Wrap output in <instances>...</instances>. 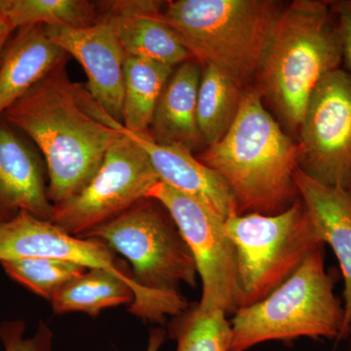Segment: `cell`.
<instances>
[{
	"mask_svg": "<svg viewBox=\"0 0 351 351\" xmlns=\"http://www.w3.org/2000/svg\"><path fill=\"white\" fill-rule=\"evenodd\" d=\"M133 301V288L125 279L108 270L88 269L64 286L50 304L56 314L82 313L96 317L106 309Z\"/></svg>",
	"mask_w": 351,
	"mask_h": 351,
	"instance_id": "d6986e66",
	"label": "cell"
},
{
	"mask_svg": "<svg viewBox=\"0 0 351 351\" xmlns=\"http://www.w3.org/2000/svg\"><path fill=\"white\" fill-rule=\"evenodd\" d=\"M346 339H348V341H350V348H348V351H351V326L350 330H348V338Z\"/></svg>",
	"mask_w": 351,
	"mask_h": 351,
	"instance_id": "f1b7e54d",
	"label": "cell"
},
{
	"mask_svg": "<svg viewBox=\"0 0 351 351\" xmlns=\"http://www.w3.org/2000/svg\"><path fill=\"white\" fill-rule=\"evenodd\" d=\"M168 334L177 343L176 351H230L232 324L223 311L205 313L195 304L175 316Z\"/></svg>",
	"mask_w": 351,
	"mask_h": 351,
	"instance_id": "603a6c76",
	"label": "cell"
},
{
	"mask_svg": "<svg viewBox=\"0 0 351 351\" xmlns=\"http://www.w3.org/2000/svg\"><path fill=\"white\" fill-rule=\"evenodd\" d=\"M25 258H56L88 269L108 270L131 284L134 301L141 295L131 269L107 243L73 237L52 221L22 212L0 223V263Z\"/></svg>",
	"mask_w": 351,
	"mask_h": 351,
	"instance_id": "8fae6325",
	"label": "cell"
},
{
	"mask_svg": "<svg viewBox=\"0 0 351 351\" xmlns=\"http://www.w3.org/2000/svg\"><path fill=\"white\" fill-rule=\"evenodd\" d=\"M225 226L237 250V311L263 301L326 245L301 197L281 213L235 215Z\"/></svg>",
	"mask_w": 351,
	"mask_h": 351,
	"instance_id": "52a82bcc",
	"label": "cell"
},
{
	"mask_svg": "<svg viewBox=\"0 0 351 351\" xmlns=\"http://www.w3.org/2000/svg\"><path fill=\"white\" fill-rule=\"evenodd\" d=\"M173 66L143 58L126 57L122 125L149 134L156 105L173 73Z\"/></svg>",
	"mask_w": 351,
	"mask_h": 351,
	"instance_id": "ffe728a7",
	"label": "cell"
},
{
	"mask_svg": "<svg viewBox=\"0 0 351 351\" xmlns=\"http://www.w3.org/2000/svg\"><path fill=\"white\" fill-rule=\"evenodd\" d=\"M83 239L101 240L130 263L141 292L129 308L134 315L161 323L191 306L179 288L182 284L197 286L195 262L172 217L158 201L145 197Z\"/></svg>",
	"mask_w": 351,
	"mask_h": 351,
	"instance_id": "3957f363",
	"label": "cell"
},
{
	"mask_svg": "<svg viewBox=\"0 0 351 351\" xmlns=\"http://www.w3.org/2000/svg\"><path fill=\"white\" fill-rule=\"evenodd\" d=\"M120 132L121 137L108 149L89 184L54 206L52 223L73 237L83 239L117 219L160 182L147 152Z\"/></svg>",
	"mask_w": 351,
	"mask_h": 351,
	"instance_id": "ba28073f",
	"label": "cell"
},
{
	"mask_svg": "<svg viewBox=\"0 0 351 351\" xmlns=\"http://www.w3.org/2000/svg\"><path fill=\"white\" fill-rule=\"evenodd\" d=\"M243 95L239 83L215 66H204L196 110L203 144L209 147L226 135L237 117Z\"/></svg>",
	"mask_w": 351,
	"mask_h": 351,
	"instance_id": "44dd1931",
	"label": "cell"
},
{
	"mask_svg": "<svg viewBox=\"0 0 351 351\" xmlns=\"http://www.w3.org/2000/svg\"><path fill=\"white\" fill-rule=\"evenodd\" d=\"M46 34L82 64L87 90L110 117L122 124L126 54L107 16L87 27H45Z\"/></svg>",
	"mask_w": 351,
	"mask_h": 351,
	"instance_id": "7c38bea8",
	"label": "cell"
},
{
	"mask_svg": "<svg viewBox=\"0 0 351 351\" xmlns=\"http://www.w3.org/2000/svg\"><path fill=\"white\" fill-rule=\"evenodd\" d=\"M4 24H7V23L5 22V21L2 19L1 16H0V25H4Z\"/></svg>",
	"mask_w": 351,
	"mask_h": 351,
	"instance_id": "f546056e",
	"label": "cell"
},
{
	"mask_svg": "<svg viewBox=\"0 0 351 351\" xmlns=\"http://www.w3.org/2000/svg\"><path fill=\"white\" fill-rule=\"evenodd\" d=\"M101 4V14L112 21L126 57L143 58L173 68L193 58L163 19L164 2L120 0Z\"/></svg>",
	"mask_w": 351,
	"mask_h": 351,
	"instance_id": "9a60e30c",
	"label": "cell"
},
{
	"mask_svg": "<svg viewBox=\"0 0 351 351\" xmlns=\"http://www.w3.org/2000/svg\"><path fill=\"white\" fill-rule=\"evenodd\" d=\"M325 248L257 304L233 314L230 351H247L271 341L338 339L343 307L334 294L337 277L325 269Z\"/></svg>",
	"mask_w": 351,
	"mask_h": 351,
	"instance_id": "8992f818",
	"label": "cell"
},
{
	"mask_svg": "<svg viewBox=\"0 0 351 351\" xmlns=\"http://www.w3.org/2000/svg\"><path fill=\"white\" fill-rule=\"evenodd\" d=\"M0 16L14 32L38 25L87 27L100 21L101 12L85 0H0Z\"/></svg>",
	"mask_w": 351,
	"mask_h": 351,
	"instance_id": "7402d4cb",
	"label": "cell"
},
{
	"mask_svg": "<svg viewBox=\"0 0 351 351\" xmlns=\"http://www.w3.org/2000/svg\"><path fill=\"white\" fill-rule=\"evenodd\" d=\"M12 34L13 29L8 25H0V60H1L3 51L5 49L7 43H8Z\"/></svg>",
	"mask_w": 351,
	"mask_h": 351,
	"instance_id": "83f0119b",
	"label": "cell"
},
{
	"mask_svg": "<svg viewBox=\"0 0 351 351\" xmlns=\"http://www.w3.org/2000/svg\"><path fill=\"white\" fill-rule=\"evenodd\" d=\"M341 36L343 62L351 73V1L331 2Z\"/></svg>",
	"mask_w": 351,
	"mask_h": 351,
	"instance_id": "484cf974",
	"label": "cell"
},
{
	"mask_svg": "<svg viewBox=\"0 0 351 351\" xmlns=\"http://www.w3.org/2000/svg\"><path fill=\"white\" fill-rule=\"evenodd\" d=\"M299 132L300 169L321 184L351 191V73L339 68L321 80Z\"/></svg>",
	"mask_w": 351,
	"mask_h": 351,
	"instance_id": "30bf717a",
	"label": "cell"
},
{
	"mask_svg": "<svg viewBox=\"0 0 351 351\" xmlns=\"http://www.w3.org/2000/svg\"><path fill=\"white\" fill-rule=\"evenodd\" d=\"M300 147L263 108L258 91L244 93L225 136L198 156L232 191L237 214L277 215L298 198Z\"/></svg>",
	"mask_w": 351,
	"mask_h": 351,
	"instance_id": "7a4b0ae2",
	"label": "cell"
},
{
	"mask_svg": "<svg viewBox=\"0 0 351 351\" xmlns=\"http://www.w3.org/2000/svg\"><path fill=\"white\" fill-rule=\"evenodd\" d=\"M202 69L195 62L180 64L164 87L149 135L162 145H181L189 151L203 144L196 119Z\"/></svg>",
	"mask_w": 351,
	"mask_h": 351,
	"instance_id": "ac0fdd59",
	"label": "cell"
},
{
	"mask_svg": "<svg viewBox=\"0 0 351 351\" xmlns=\"http://www.w3.org/2000/svg\"><path fill=\"white\" fill-rule=\"evenodd\" d=\"M66 58L48 38L44 25L17 29L0 60V117L36 83L66 64Z\"/></svg>",
	"mask_w": 351,
	"mask_h": 351,
	"instance_id": "e0dca14e",
	"label": "cell"
},
{
	"mask_svg": "<svg viewBox=\"0 0 351 351\" xmlns=\"http://www.w3.org/2000/svg\"><path fill=\"white\" fill-rule=\"evenodd\" d=\"M163 19L191 57L240 85L262 71L284 9L272 0H177Z\"/></svg>",
	"mask_w": 351,
	"mask_h": 351,
	"instance_id": "277c9868",
	"label": "cell"
},
{
	"mask_svg": "<svg viewBox=\"0 0 351 351\" xmlns=\"http://www.w3.org/2000/svg\"><path fill=\"white\" fill-rule=\"evenodd\" d=\"M31 138L43 154L53 205L78 195L93 179L120 137L113 119L82 84L69 80L64 64L36 83L2 115Z\"/></svg>",
	"mask_w": 351,
	"mask_h": 351,
	"instance_id": "6da1fadb",
	"label": "cell"
},
{
	"mask_svg": "<svg viewBox=\"0 0 351 351\" xmlns=\"http://www.w3.org/2000/svg\"><path fill=\"white\" fill-rule=\"evenodd\" d=\"M15 282L46 301L88 269L78 263L49 258H25L0 263Z\"/></svg>",
	"mask_w": 351,
	"mask_h": 351,
	"instance_id": "cb8c5ba5",
	"label": "cell"
},
{
	"mask_svg": "<svg viewBox=\"0 0 351 351\" xmlns=\"http://www.w3.org/2000/svg\"><path fill=\"white\" fill-rule=\"evenodd\" d=\"M147 197L162 204L172 217L195 260L202 282L198 306L205 313H237V250L225 221L201 203L158 182Z\"/></svg>",
	"mask_w": 351,
	"mask_h": 351,
	"instance_id": "9c48e42d",
	"label": "cell"
},
{
	"mask_svg": "<svg viewBox=\"0 0 351 351\" xmlns=\"http://www.w3.org/2000/svg\"><path fill=\"white\" fill-rule=\"evenodd\" d=\"M149 157L159 180L201 203L212 214L225 221L237 214L232 191L225 180L201 163L191 151L181 145L158 144L149 134H136L120 125Z\"/></svg>",
	"mask_w": 351,
	"mask_h": 351,
	"instance_id": "5bb4252c",
	"label": "cell"
},
{
	"mask_svg": "<svg viewBox=\"0 0 351 351\" xmlns=\"http://www.w3.org/2000/svg\"><path fill=\"white\" fill-rule=\"evenodd\" d=\"M341 62L331 2L297 0L284 9L260 73L288 126L299 130L314 90Z\"/></svg>",
	"mask_w": 351,
	"mask_h": 351,
	"instance_id": "5b68a950",
	"label": "cell"
},
{
	"mask_svg": "<svg viewBox=\"0 0 351 351\" xmlns=\"http://www.w3.org/2000/svg\"><path fill=\"white\" fill-rule=\"evenodd\" d=\"M294 181L320 239L330 245L338 258L345 279L339 339H346L351 326V191L316 182L300 168Z\"/></svg>",
	"mask_w": 351,
	"mask_h": 351,
	"instance_id": "2e32d148",
	"label": "cell"
},
{
	"mask_svg": "<svg viewBox=\"0 0 351 351\" xmlns=\"http://www.w3.org/2000/svg\"><path fill=\"white\" fill-rule=\"evenodd\" d=\"M53 332L45 324L39 325L32 337H25L23 320L5 321L0 324V341L3 351H51Z\"/></svg>",
	"mask_w": 351,
	"mask_h": 351,
	"instance_id": "d4e9b609",
	"label": "cell"
},
{
	"mask_svg": "<svg viewBox=\"0 0 351 351\" xmlns=\"http://www.w3.org/2000/svg\"><path fill=\"white\" fill-rule=\"evenodd\" d=\"M24 137L0 117V223L22 212L52 221L54 205L48 196L45 170Z\"/></svg>",
	"mask_w": 351,
	"mask_h": 351,
	"instance_id": "4fadbf2b",
	"label": "cell"
},
{
	"mask_svg": "<svg viewBox=\"0 0 351 351\" xmlns=\"http://www.w3.org/2000/svg\"><path fill=\"white\" fill-rule=\"evenodd\" d=\"M166 332L161 328L152 329L149 337L147 351H159L165 341Z\"/></svg>",
	"mask_w": 351,
	"mask_h": 351,
	"instance_id": "4316f807",
	"label": "cell"
}]
</instances>
